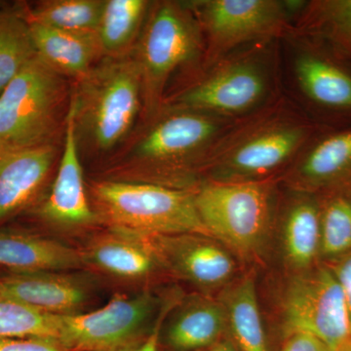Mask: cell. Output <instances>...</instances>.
<instances>
[{
    "label": "cell",
    "mask_w": 351,
    "mask_h": 351,
    "mask_svg": "<svg viewBox=\"0 0 351 351\" xmlns=\"http://www.w3.org/2000/svg\"><path fill=\"white\" fill-rule=\"evenodd\" d=\"M285 178L298 191L314 195L351 186V128L314 138Z\"/></svg>",
    "instance_id": "14"
},
{
    "label": "cell",
    "mask_w": 351,
    "mask_h": 351,
    "mask_svg": "<svg viewBox=\"0 0 351 351\" xmlns=\"http://www.w3.org/2000/svg\"><path fill=\"white\" fill-rule=\"evenodd\" d=\"M40 215L50 223L69 228L91 225L97 219L85 191L75 108L71 100L64 123L62 157L54 184L40 207Z\"/></svg>",
    "instance_id": "13"
},
{
    "label": "cell",
    "mask_w": 351,
    "mask_h": 351,
    "mask_svg": "<svg viewBox=\"0 0 351 351\" xmlns=\"http://www.w3.org/2000/svg\"><path fill=\"white\" fill-rule=\"evenodd\" d=\"M78 144L107 154L130 134L144 104L142 75L135 57L108 58L71 95Z\"/></svg>",
    "instance_id": "2"
},
{
    "label": "cell",
    "mask_w": 351,
    "mask_h": 351,
    "mask_svg": "<svg viewBox=\"0 0 351 351\" xmlns=\"http://www.w3.org/2000/svg\"><path fill=\"white\" fill-rule=\"evenodd\" d=\"M286 337L311 335L337 351L351 337L350 314L338 279L328 265L299 271L282 297Z\"/></svg>",
    "instance_id": "10"
},
{
    "label": "cell",
    "mask_w": 351,
    "mask_h": 351,
    "mask_svg": "<svg viewBox=\"0 0 351 351\" xmlns=\"http://www.w3.org/2000/svg\"><path fill=\"white\" fill-rule=\"evenodd\" d=\"M36 55L63 76L84 77L101 55L97 34L54 29L29 22Z\"/></svg>",
    "instance_id": "20"
},
{
    "label": "cell",
    "mask_w": 351,
    "mask_h": 351,
    "mask_svg": "<svg viewBox=\"0 0 351 351\" xmlns=\"http://www.w3.org/2000/svg\"><path fill=\"white\" fill-rule=\"evenodd\" d=\"M54 144L0 152V221L31 205L49 177Z\"/></svg>",
    "instance_id": "15"
},
{
    "label": "cell",
    "mask_w": 351,
    "mask_h": 351,
    "mask_svg": "<svg viewBox=\"0 0 351 351\" xmlns=\"http://www.w3.org/2000/svg\"><path fill=\"white\" fill-rule=\"evenodd\" d=\"M0 295L53 315L80 313L88 299L80 281L58 272H12L0 278Z\"/></svg>",
    "instance_id": "16"
},
{
    "label": "cell",
    "mask_w": 351,
    "mask_h": 351,
    "mask_svg": "<svg viewBox=\"0 0 351 351\" xmlns=\"http://www.w3.org/2000/svg\"><path fill=\"white\" fill-rule=\"evenodd\" d=\"M193 193L211 237L243 257L262 249L271 223L272 182H207Z\"/></svg>",
    "instance_id": "7"
},
{
    "label": "cell",
    "mask_w": 351,
    "mask_h": 351,
    "mask_svg": "<svg viewBox=\"0 0 351 351\" xmlns=\"http://www.w3.org/2000/svg\"><path fill=\"white\" fill-rule=\"evenodd\" d=\"M143 27L135 59L142 75L144 107L154 114L178 69L204 51L202 32L189 3L162 1L152 6Z\"/></svg>",
    "instance_id": "6"
},
{
    "label": "cell",
    "mask_w": 351,
    "mask_h": 351,
    "mask_svg": "<svg viewBox=\"0 0 351 351\" xmlns=\"http://www.w3.org/2000/svg\"><path fill=\"white\" fill-rule=\"evenodd\" d=\"M59 334L60 315L0 295V339L39 337L59 341Z\"/></svg>",
    "instance_id": "29"
},
{
    "label": "cell",
    "mask_w": 351,
    "mask_h": 351,
    "mask_svg": "<svg viewBox=\"0 0 351 351\" xmlns=\"http://www.w3.org/2000/svg\"><path fill=\"white\" fill-rule=\"evenodd\" d=\"M151 6L145 0H105L97 29L101 54L108 58L127 56L144 27Z\"/></svg>",
    "instance_id": "24"
},
{
    "label": "cell",
    "mask_w": 351,
    "mask_h": 351,
    "mask_svg": "<svg viewBox=\"0 0 351 351\" xmlns=\"http://www.w3.org/2000/svg\"><path fill=\"white\" fill-rule=\"evenodd\" d=\"M92 193L113 228L144 235L211 237L196 210L193 191L149 182L106 181L95 182Z\"/></svg>",
    "instance_id": "4"
},
{
    "label": "cell",
    "mask_w": 351,
    "mask_h": 351,
    "mask_svg": "<svg viewBox=\"0 0 351 351\" xmlns=\"http://www.w3.org/2000/svg\"><path fill=\"white\" fill-rule=\"evenodd\" d=\"M156 113L130 154L134 163L159 173L202 169L219 141L239 120L176 107Z\"/></svg>",
    "instance_id": "8"
},
{
    "label": "cell",
    "mask_w": 351,
    "mask_h": 351,
    "mask_svg": "<svg viewBox=\"0 0 351 351\" xmlns=\"http://www.w3.org/2000/svg\"><path fill=\"white\" fill-rule=\"evenodd\" d=\"M0 351H73L61 341L51 338L0 339Z\"/></svg>",
    "instance_id": "30"
},
{
    "label": "cell",
    "mask_w": 351,
    "mask_h": 351,
    "mask_svg": "<svg viewBox=\"0 0 351 351\" xmlns=\"http://www.w3.org/2000/svg\"><path fill=\"white\" fill-rule=\"evenodd\" d=\"M295 27L302 34L326 41L337 56L351 60V0L306 2Z\"/></svg>",
    "instance_id": "25"
},
{
    "label": "cell",
    "mask_w": 351,
    "mask_h": 351,
    "mask_svg": "<svg viewBox=\"0 0 351 351\" xmlns=\"http://www.w3.org/2000/svg\"><path fill=\"white\" fill-rule=\"evenodd\" d=\"M281 351H334L323 343L319 339L304 334V332H295L286 337L282 350Z\"/></svg>",
    "instance_id": "32"
},
{
    "label": "cell",
    "mask_w": 351,
    "mask_h": 351,
    "mask_svg": "<svg viewBox=\"0 0 351 351\" xmlns=\"http://www.w3.org/2000/svg\"><path fill=\"white\" fill-rule=\"evenodd\" d=\"M228 330L221 302L200 299L182 307L171 321L166 341L177 351L206 350L223 339Z\"/></svg>",
    "instance_id": "22"
},
{
    "label": "cell",
    "mask_w": 351,
    "mask_h": 351,
    "mask_svg": "<svg viewBox=\"0 0 351 351\" xmlns=\"http://www.w3.org/2000/svg\"><path fill=\"white\" fill-rule=\"evenodd\" d=\"M66 95L64 76L34 58L0 93V152L54 144Z\"/></svg>",
    "instance_id": "5"
},
{
    "label": "cell",
    "mask_w": 351,
    "mask_h": 351,
    "mask_svg": "<svg viewBox=\"0 0 351 351\" xmlns=\"http://www.w3.org/2000/svg\"><path fill=\"white\" fill-rule=\"evenodd\" d=\"M38 56L21 8H0V93Z\"/></svg>",
    "instance_id": "27"
},
{
    "label": "cell",
    "mask_w": 351,
    "mask_h": 351,
    "mask_svg": "<svg viewBox=\"0 0 351 351\" xmlns=\"http://www.w3.org/2000/svg\"><path fill=\"white\" fill-rule=\"evenodd\" d=\"M105 0H46L20 7L27 22L64 31L97 34Z\"/></svg>",
    "instance_id": "26"
},
{
    "label": "cell",
    "mask_w": 351,
    "mask_h": 351,
    "mask_svg": "<svg viewBox=\"0 0 351 351\" xmlns=\"http://www.w3.org/2000/svg\"><path fill=\"white\" fill-rule=\"evenodd\" d=\"M269 43H257L246 52L216 62L204 77L177 95L169 107L241 119L269 105L276 75Z\"/></svg>",
    "instance_id": "3"
},
{
    "label": "cell",
    "mask_w": 351,
    "mask_h": 351,
    "mask_svg": "<svg viewBox=\"0 0 351 351\" xmlns=\"http://www.w3.org/2000/svg\"><path fill=\"white\" fill-rule=\"evenodd\" d=\"M205 351H239L233 345L232 341L228 339H221L218 343L206 348Z\"/></svg>",
    "instance_id": "34"
},
{
    "label": "cell",
    "mask_w": 351,
    "mask_h": 351,
    "mask_svg": "<svg viewBox=\"0 0 351 351\" xmlns=\"http://www.w3.org/2000/svg\"><path fill=\"white\" fill-rule=\"evenodd\" d=\"M306 2L201 0L189 3L199 23L208 66L244 44L267 43L293 29Z\"/></svg>",
    "instance_id": "9"
},
{
    "label": "cell",
    "mask_w": 351,
    "mask_h": 351,
    "mask_svg": "<svg viewBox=\"0 0 351 351\" xmlns=\"http://www.w3.org/2000/svg\"><path fill=\"white\" fill-rule=\"evenodd\" d=\"M329 262L328 267L338 279L343 295H345L351 322V252L341 257L329 261Z\"/></svg>",
    "instance_id": "31"
},
{
    "label": "cell",
    "mask_w": 351,
    "mask_h": 351,
    "mask_svg": "<svg viewBox=\"0 0 351 351\" xmlns=\"http://www.w3.org/2000/svg\"><path fill=\"white\" fill-rule=\"evenodd\" d=\"M151 295H117L86 313L60 315L59 341L73 351H127L145 338L154 311Z\"/></svg>",
    "instance_id": "11"
},
{
    "label": "cell",
    "mask_w": 351,
    "mask_h": 351,
    "mask_svg": "<svg viewBox=\"0 0 351 351\" xmlns=\"http://www.w3.org/2000/svg\"><path fill=\"white\" fill-rule=\"evenodd\" d=\"M316 127L297 108L274 101L237 120L203 165L213 182L267 181L297 159L314 138Z\"/></svg>",
    "instance_id": "1"
},
{
    "label": "cell",
    "mask_w": 351,
    "mask_h": 351,
    "mask_svg": "<svg viewBox=\"0 0 351 351\" xmlns=\"http://www.w3.org/2000/svg\"><path fill=\"white\" fill-rule=\"evenodd\" d=\"M300 193L284 214L282 243L289 265L304 271L320 256V200L314 193Z\"/></svg>",
    "instance_id": "21"
},
{
    "label": "cell",
    "mask_w": 351,
    "mask_h": 351,
    "mask_svg": "<svg viewBox=\"0 0 351 351\" xmlns=\"http://www.w3.org/2000/svg\"><path fill=\"white\" fill-rule=\"evenodd\" d=\"M165 313L159 316L156 326L152 330L147 336H145L140 343L134 346L133 348L127 351H157L158 350L159 336H160V328L162 324L163 317Z\"/></svg>",
    "instance_id": "33"
},
{
    "label": "cell",
    "mask_w": 351,
    "mask_h": 351,
    "mask_svg": "<svg viewBox=\"0 0 351 351\" xmlns=\"http://www.w3.org/2000/svg\"><path fill=\"white\" fill-rule=\"evenodd\" d=\"M0 265L14 274L59 272L84 267L82 250L34 233L0 228Z\"/></svg>",
    "instance_id": "18"
},
{
    "label": "cell",
    "mask_w": 351,
    "mask_h": 351,
    "mask_svg": "<svg viewBox=\"0 0 351 351\" xmlns=\"http://www.w3.org/2000/svg\"><path fill=\"white\" fill-rule=\"evenodd\" d=\"M145 237L159 263L199 287H219L235 272L232 255L212 237L195 233Z\"/></svg>",
    "instance_id": "12"
},
{
    "label": "cell",
    "mask_w": 351,
    "mask_h": 351,
    "mask_svg": "<svg viewBox=\"0 0 351 351\" xmlns=\"http://www.w3.org/2000/svg\"><path fill=\"white\" fill-rule=\"evenodd\" d=\"M226 326L239 351H269L267 332L258 306L255 281L246 277L226 293L221 302Z\"/></svg>",
    "instance_id": "23"
},
{
    "label": "cell",
    "mask_w": 351,
    "mask_h": 351,
    "mask_svg": "<svg viewBox=\"0 0 351 351\" xmlns=\"http://www.w3.org/2000/svg\"><path fill=\"white\" fill-rule=\"evenodd\" d=\"M317 195L320 200V256L332 261L351 252V186Z\"/></svg>",
    "instance_id": "28"
},
{
    "label": "cell",
    "mask_w": 351,
    "mask_h": 351,
    "mask_svg": "<svg viewBox=\"0 0 351 351\" xmlns=\"http://www.w3.org/2000/svg\"><path fill=\"white\" fill-rule=\"evenodd\" d=\"M295 82L313 105L325 112L351 114V71L320 50H302L293 66Z\"/></svg>",
    "instance_id": "17"
},
{
    "label": "cell",
    "mask_w": 351,
    "mask_h": 351,
    "mask_svg": "<svg viewBox=\"0 0 351 351\" xmlns=\"http://www.w3.org/2000/svg\"><path fill=\"white\" fill-rule=\"evenodd\" d=\"M337 351H351V337Z\"/></svg>",
    "instance_id": "35"
},
{
    "label": "cell",
    "mask_w": 351,
    "mask_h": 351,
    "mask_svg": "<svg viewBox=\"0 0 351 351\" xmlns=\"http://www.w3.org/2000/svg\"><path fill=\"white\" fill-rule=\"evenodd\" d=\"M82 254L85 265L129 280L145 278L159 263L145 235L117 228L95 239Z\"/></svg>",
    "instance_id": "19"
}]
</instances>
